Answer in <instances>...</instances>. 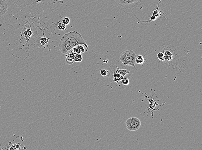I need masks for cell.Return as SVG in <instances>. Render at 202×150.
Returning a JSON list of instances; mask_svg holds the SVG:
<instances>
[{
	"label": "cell",
	"mask_w": 202,
	"mask_h": 150,
	"mask_svg": "<svg viewBox=\"0 0 202 150\" xmlns=\"http://www.w3.org/2000/svg\"><path fill=\"white\" fill-rule=\"evenodd\" d=\"M157 58L158 59H159V60L161 61H163L165 60L164 53H163L162 52L158 53L157 55Z\"/></svg>",
	"instance_id": "ac0fdd59"
},
{
	"label": "cell",
	"mask_w": 202,
	"mask_h": 150,
	"mask_svg": "<svg viewBox=\"0 0 202 150\" xmlns=\"http://www.w3.org/2000/svg\"><path fill=\"white\" fill-rule=\"evenodd\" d=\"M126 128L129 131H137L141 125V122L138 118L135 117L129 118L126 122Z\"/></svg>",
	"instance_id": "3957f363"
},
{
	"label": "cell",
	"mask_w": 202,
	"mask_h": 150,
	"mask_svg": "<svg viewBox=\"0 0 202 150\" xmlns=\"http://www.w3.org/2000/svg\"><path fill=\"white\" fill-rule=\"evenodd\" d=\"M66 25L62 23H60L58 25V28L60 30H65L66 29Z\"/></svg>",
	"instance_id": "e0dca14e"
},
{
	"label": "cell",
	"mask_w": 202,
	"mask_h": 150,
	"mask_svg": "<svg viewBox=\"0 0 202 150\" xmlns=\"http://www.w3.org/2000/svg\"><path fill=\"white\" fill-rule=\"evenodd\" d=\"M164 55L165 58V60L171 61L172 60V53L170 52V51H167L165 52Z\"/></svg>",
	"instance_id": "5bb4252c"
},
{
	"label": "cell",
	"mask_w": 202,
	"mask_h": 150,
	"mask_svg": "<svg viewBox=\"0 0 202 150\" xmlns=\"http://www.w3.org/2000/svg\"><path fill=\"white\" fill-rule=\"evenodd\" d=\"M101 75L103 76V77H109L110 75V73L109 71L107 70H105V69H102V70H101Z\"/></svg>",
	"instance_id": "2e32d148"
},
{
	"label": "cell",
	"mask_w": 202,
	"mask_h": 150,
	"mask_svg": "<svg viewBox=\"0 0 202 150\" xmlns=\"http://www.w3.org/2000/svg\"><path fill=\"white\" fill-rule=\"evenodd\" d=\"M14 4L21 8L31 6L33 4L40 3L42 0H11Z\"/></svg>",
	"instance_id": "5b68a950"
},
{
	"label": "cell",
	"mask_w": 202,
	"mask_h": 150,
	"mask_svg": "<svg viewBox=\"0 0 202 150\" xmlns=\"http://www.w3.org/2000/svg\"><path fill=\"white\" fill-rule=\"evenodd\" d=\"M136 57L135 54L132 50H128L122 53L119 60L123 64L133 66L135 68Z\"/></svg>",
	"instance_id": "7a4b0ae2"
},
{
	"label": "cell",
	"mask_w": 202,
	"mask_h": 150,
	"mask_svg": "<svg viewBox=\"0 0 202 150\" xmlns=\"http://www.w3.org/2000/svg\"><path fill=\"white\" fill-rule=\"evenodd\" d=\"M130 72L129 70H126V69H120L118 68H117V69L116 70V73H118L119 74L122 75L123 76L126 75L128 74Z\"/></svg>",
	"instance_id": "8fae6325"
},
{
	"label": "cell",
	"mask_w": 202,
	"mask_h": 150,
	"mask_svg": "<svg viewBox=\"0 0 202 150\" xmlns=\"http://www.w3.org/2000/svg\"><path fill=\"white\" fill-rule=\"evenodd\" d=\"M1 109V106H0V109Z\"/></svg>",
	"instance_id": "7402d4cb"
},
{
	"label": "cell",
	"mask_w": 202,
	"mask_h": 150,
	"mask_svg": "<svg viewBox=\"0 0 202 150\" xmlns=\"http://www.w3.org/2000/svg\"><path fill=\"white\" fill-rule=\"evenodd\" d=\"M75 54L71 50V52L66 55V61L68 65H72L74 62Z\"/></svg>",
	"instance_id": "52a82bcc"
},
{
	"label": "cell",
	"mask_w": 202,
	"mask_h": 150,
	"mask_svg": "<svg viewBox=\"0 0 202 150\" xmlns=\"http://www.w3.org/2000/svg\"><path fill=\"white\" fill-rule=\"evenodd\" d=\"M70 19L68 17H65L62 20V23L65 25H68L70 24Z\"/></svg>",
	"instance_id": "ffe728a7"
},
{
	"label": "cell",
	"mask_w": 202,
	"mask_h": 150,
	"mask_svg": "<svg viewBox=\"0 0 202 150\" xmlns=\"http://www.w3.org/2000/svg\"><path fill=\"white\" fill-rule=\"evenodd\" d=\"M135 61L136 63L139 65L142 64L145 61L144 58L143 56H140V55L138 56L137 57L136 56Z\"/></svg>",
	"instance_id": "7c38bea8"
},
{
	"label": "cell",
	"mask_w": 202,
	"mask_h": 150,
	"mask_svg": "<svg viewBox=\"0 0 202 150\" xmlns=\"http://www.w3.org/2000/svg\"><path fill=\"white\" fill-rule=\"evenodd\" d=\"M121 81L122 82V84L124 85H128L129 83H130L129 79L127 78H124Z\"/></svg>",
	"instance_id": "d6986e66"
},
{
	"label": "cell",
	"mask_w": 202,
	"mask_h": 150,
	"mask_svg": "<svg viewBox=\"0 0 202 150\" xmlns=\"http://www.w3.org/2000/svg\"><path fill=\"white\" fill-rule=\"evenodd\" d=\"M0 8L8 9L7 2L6 0H0Z\"/></svg>",
	"instance_id": "9a60e30c"
},
{
	"label": "cell",
	"mask_w": 202,
	"mask_h": 150,
	"mask_svg": "<svg viewBox=\"0 0 202 150\" xmlns=\"http://www.w3.org/2000/svg\"><path fill=\"white\" fill-rule=\"evenodd\" d=\"M113 77H114V81L117 83L118 85L120 86L119 85V83L123 79L124 76L119 74L114 73V75H113Z\"/></svg>",
	"instance_id": "9c48e42d"
},
{
	"label": "cell",
	"mask_w": 202,
	"mask_h": 150,
	"mask_svg": "<svg viewBox=\"0 0 202 150\" xmlns=\"http://www.w3.org/2000/svg\"><path fill=\"white\" fill-rule=\"evenodd\" d=\"M11 147V148H10V149L20 150L22 149H26V148L24 147V146L23 144H21L19 143H16V144H13Z\"/></svg>",
	"instance_id": "30bf717a"
},
{
	"label": "cell",
	"mask_w": 202,
	"mask_h": 150,
	"mask_svg": "<svg viewBox=\"0 0 202 150\" xmlns=\"http://www.w3.org/2000/svg\"><path fill=\"white\" fill-rule=\"evenodd\" d=\"M142 0H118L116 3L118 5L125 9H129L135 7L140 4Z\"/></svg>",
	"instance_id": "277c9868"
},
{
	"label": "cell",
	"mask_w": 202,
	"mask_h": 150,
	"mask_svg": "<svg viewBox=\"0 0 202 150\" xmlns=\"http://www.w3.org/2000/svg\"><path fill=\"white\" fill-rule=\"evenodd\" d=\"M83 59L82 54H75L74 61L76 62H81Z\"/></svg>",
	"instance_id": "4fadbf2b"
},
{
	"label": "cell",
	"mask_w": 202,
	"mask_h": 150,
	"mask_svg": "<svg viewBox=\"0 0 202 150\" xmlns=\"http://www.w3.org/2000/svg\"><path fill=\"white\" fill-rule=\"evenodd\" d=\"M80 44L84 45L88 50V46L81 34L76 31H73L62 36L59 43V49L62 53L66 54Z\"/></svg>",
	"instance_id": "6da1fadb"
},
{
	"label": "cell",
	"mask_w": 202,
	"mask_h": 150,
	"mask_svg": "<svg viewBox=\"0 0 202 150\" xmlns=\"http://www.w3.org/2000/svg\"><path fill=\"white\" fill-rule=\"evenodd\" d=\"M115 1H116H116H118V0H115Z\"/></svg>",
	"instance_id": "44dd1931"
},
{
	"label": "cell",
	"mask_w": 202,
	"mask_h": 150,
	"mask_svg": "<svg viewBox=\"0 0 202 150\" xmlns=\"http://www.w3.org/2000/svg\"><path fill=\"white\" fill-rule=\"evenodd\" d=\"M50 38H48L46 37H41L38 39V42H37V45L38 47H43V46H45L48 43V41H49Z\"/></svg>",
	"instance_id": "ba28073f"
},
{
	"label": "cell",
	"mask_w": 202,
	"mask_h": 150,
	"mask_svg": "<svg viewBox=\"0 0 202 150\" xmlns=\"http://www.w3.org/2000/svg\"><path fill=\"white\" fill-rule=\"evenodd\" d=\"M72 50V52L74 53V54L84 53L85 52L87 51L88 49H87L86 47L83 44H80L78 45L75 47H73Z\"/></svg>",
	"instance_id": "8992f818"
}]
</instances>
